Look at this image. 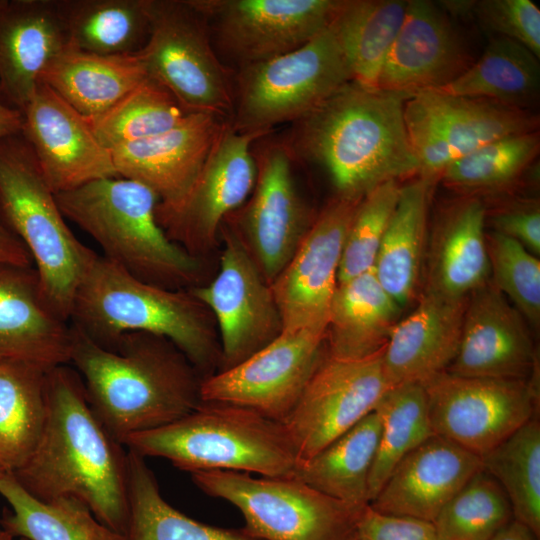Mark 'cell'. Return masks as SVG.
<instances>
[{"label": "cell", "mask_w": 540, "mask_h": 540, "mask_svg": "<svg viewBox=\"0 0 540 540\" xmlns=\"http://www.w3.org/2000/svg\"><path fill=\"white\" fill-rule=\"evenodd\" d=\"M46 417L40 439L14 475L42 501L74 497L109 528L126 534L129 520L128 453L87 399L77 371L47 372Z\"/></svg>", "instance_id": "6da1fadb"}, {"label": "cell", "mask_w": 540, "mask_h": 540, "mask_svg": "<svg viewBox=\"0 0 540 540\" xmlns=\"http://www.w3.org/2000/svg\"><path fill=\"white\" fill-rule=\"evenodd\" d=\"M70 328V363L93 411L122 445L127 437L167 425L201 403V375L166 338L127 332L101 346L77 326L70 323Z\"/></svg>", "instance_id": "7a4b0ae2"}, {"label": "cell", "mask_w": 540, "mask_h": 540, "mask_svg": "<svg viewBox=\"0 0 540 540\" xmlns=\"http://www.w3.org/2000/svg\"><path fill=\"white\" fill-rule=\"evenodd\" d=\"M409 97L350 81L295 121L294 147L326 169L337 196L361 199L420 171L404 120Z\"/></svg>", "instance_id": "3957f363"}, {"label": "cell", "mask_w": 540, "mask_h": 540, "mask_svg": "<svg viewBox=\"0 0 540 540\" xmlns=\"http://www.w3.org/2000/svg\"><path fill=\"white\" fill-rule=\"evenodd\" d=\"M69 322L101 346L127 332L166 338L202 379L220 368L212 314L189 289L146 283L102 255H97L79 284Z\"/></svg>", "instance_id": "277c9868"}, {"label": "cell", "mask_w": 540, "mask_h": 540, "mask_svg": "<svg viewBox=\"0 0 540 540\" xmlns=\"http://www.w3.org/2000/svg\"><path fill=\"white\" fill-rule=\"evenodd\" d=\"M55 196L64 217L99 244L103 257L133 277L169 289L197 286L201 260L167 237L156 217L160 199L149 187L107 177Z\"/></svg>", "instance_id": "5b68a950"}, {"label": "cell", "mask_w": 540, "mask_h": 540, "mask_svg": "<svg viewBox=\"0 0 540 540\" xmlns=\"http://www.w3.org/2000/svg\"><path fill=\"white\" fill-rule=\"evenodd\" d=\"M127 450L190 474L224 470L294 477L299 459L283 423L250 408L201 401L187 415L125 439Z\"/></svg>", "instance_id": "8992f818"}, {"label": "cell", "mask_w": 540, "mask_h": 540, "mask_svg": "<svg viewBox=\"0 0 540 540\" xmlns=\"http://www.w3.org/2000/svg\"><path fill=\"white\" fill-rule=\"evenodd\" d=\"M0 216L30 254L44 300L69 322L76 291L98 254L69 229L22 134L0 140Z\"/></svg>", "instance_id": "52a82bcc"}, {"label": "cell", "mask_w": 540, "mask_h": 540, "mask_svg": "<svg viewBox=\"0 0 540 540\" xmlns=\"http://www.w3.org/2000/svg\"><path fill=\"white\" fill-rule=\"evenodd\" d=\"M350 81L330 23L291 52L239 68L229 123L238 132L266 135L277 124L299 120Z\"/></svg>", "instance_id": "ba28073f"}, {"label": "cell", "mask_w": 540, "mask_h": 540, "mask_svg": "<svg viewBox=\"0 0 540 540\" xmlns=\"http://www.w3.org/2000/svg\"><path fill=\"white\" fill-rule=\"evenodd\" d=\"M191 479L207 495L235 506L243 529L260 540H354L365 507L334 499L295 477L211 470L192 473Z\"/></svg>", "instance_id": "9c48e42d"}, {"label": "cell", "mask_w": 540, "mask_h": 540, "mask_svg": "<svg viewBox=\"0 0 540 540\" xmlns=\"http://www.w3.org/2000/svg\"><path fill=\"white\" fill-rule=\"evenodd\" d=\"M150 32L136 53L147 75L168 89L188 113L230 120L234 84L214 51L205 19L188 0H147Z\"/></svg>", "instance_id": "30bf717a"}, {"label": "cell", "mask_w": 540, "mask_h": 540, "mask_svg": "<svg viewBox=\"0 0 540 540\" xmlns=\"http://www.w3.org/2000/svg\"><path fill=\"white\" fill-rule=\"evenodd\" d=\"M423 386L434 433L479 457L538 414L536 371L523 380L461 377L445 371Z\"/></svg>", "instance_id": "8fae6325"}, {"label": "cell", "mask_w": 540, "mask_h": 540, "mask_svg": "<svg viewBox=\"0 0 540 540\" xmlns=\"http://www.w3.org/2000/svg\"><path fill=\"white\" fill-rule=\"evenodd\" d=\"M404 120L421 177L434 180L453 161L497 139L536 131V116L491 100L426 90L409 97Z\"/></svg>", "instance_id": "7c38bea8"}, {"label": "cell", "mask_w": 540, "mask_h": 540, "mask_svg": "<svg viewBox=\"0 0 540 540\" xmlns=\"http://www.w3.org/2000/svg\"><path fill=\"white\" fill-rule=\"evenodd\" d=\"M327 356L326 329L282 332L236 366L202 379L201 401L244 406L282 423Z\"/></svg>", "instance_id": "4fadbf2b"}, {"label": "cell", "mask_w": 540, "mask_h": 540, "mask_svg": "<svg viewBox=\"0 0 540 540\" xmlns=\"http://www.w3.org/2000/svg\"><path fill=\"white\" fill-rule=\"evenodd\" d=\"M219 50L244 66L291 52L331 23L340 0H188Z\"/></svg>", "instance_id": "5bb4252c"}, {"label": "cell", "mask_w": 540, "mask_h": 540, "mask_svg": "<svg viewBox=\"0 0 540 540\" xmlns=\"http://www.w3.org/2000/svg\"><path fill=\"white\" fill-rule=\"evenodd\" d=\"M263 136L226 124L183 201L157 206V221L171 241L198 258L212 248L226 218L252 193L257 163L251 147Z\"/></svg>", "instance_id": "9a60e30c"}, {"label": "cell", "mask_w": 540, "mask_h": 540, "mask_svg": "<svg viewBox=\"0 0 540 540\" xmlns=\"http://www.w3.org/2000/svg\"><path fill=\"white\" fill-rule=\"evenodd\" d=\"M220 232L224 245L217 275L207 285L189 290L215 319L223 371L272 342L283 327L271 286L243 242L228 225Z\"/></svg>", "instance_id": "2e32d148"}, {"label": "cell", "mask_w": 540, "mask_h": 540, "mask_svg": "<svg viewBox=\"0 0 540 540\" xmlns=\"http://www.w3.org/2000/svg\"><path fill=\"white\" fill-rule=\"evenodd\" d=\"M384 348L363 359L329 354L282 422L299 463L311 458L371 413L390 388L384 374Z\"/></svg>", "instance_id": "e0dca14e"}, {"label": "cell", "mask_w": 540, "mask_h": 540, "mask_svg": "<svg viewBox=\"0 0 540 540\" xmlns=\"http://www.w3.org/2000/svg\"><path fill=\"white\" fill-rule=\"evenodd\" d=\"M289 146L270 144L255 156L257 177L250 199L227 223L271 285L289 263L314 218L295 186Z\"/></svg>", "instance_id": "ac0fdd59"}, {"label": "cell", "mask_w": 540, "mask_h": 540, "mask_svg": "<svg viewBox=\"0 0 540 540\" xmlns=\"http://www.w3.org/2000/svg\"><path fill=\"white\" fill-rule=\"evenodd\" d=\"M361 199H332L270 285L282 319V332L327 329L345 237Z\"/></svg>", "instance_id": "d6986e66"}, {"label": "cell", "mask_w": 540, "mask_h": 540, "mask_svg": "<svg viewBox=\"0 0 540 540\" xmlns=\"http://www.w3.org/2000/svg\"><path fill=\"white\" fill-rule=\"evenodd\" d=\"M22 114V136L55 194L119 176L110 150L98 141L87 119L45 83H39Z\"/></svg>", "instance_id": "ffe728a7"}, {"label": "cell", "mask_w": 540, "mask_h": 540, "mask_svg": "<svg viewBox=\"0 0 540 540\" xmlns=\"http://www.w3.org/2000/svg\"><path fill=\"white\" fill-rule=\"evenodd\" d=\"M538 369L527 322L489 281L469 296L457 354L446 372L461 377L529 379Z\"/></svg>", "instance_id": "44dd1931"}, {"label": "cell", "mask_w": 540, "mask_h": 540, "mask_svg": "<svg viewBox=\"0 0 540 540\" xmlns=\"http://www.w3.org/2000/svg\"><path fill=\"white\" fill-rule=\"evenodd\" d=\"M228 122L213 114L189 113L163 133L111 149L115 169L119 176L154 191L159 207H175L188 194Z\"/></svg>", "instance_id": "7402d4cb"}, {"label": "cell", "mask_w": 540, "mask_h": 540, "mask_svg": "<svg viewBox=\"0 0 540 540\" xmlns=\"http://www.w3.org/2000/svg\"><path fill=\"white\" fill-rule=\"evenodd\" d=\"M472 63L448 17L429 1L410 0L378 89L411 97L449 84Z\"/></svg>", "instance_id": "603a6c76"}, {"label": "cell", "mask_w": 540, "mask_h": 540, "mask_svg": "<svg viewBox=\"0 0 540 540\" xmlns=\"http://www.w3.org/2000/svg\"><path fill=\"white\" fill-rule=\"evenodd\" d=\"M482 469L481 457L435 434L398 463L368 505L379 513L433 522Z\"/></svg>", "instance_id": "cb8c5ba5"}, {"label": "cell", "mask_w": 540, "mask_h": 540, "mask_svg": "<svg viewBox=\"0 0 540 540\" xmlns=\"http://www.w3.org/2000/svg\"><path fill=\"white\" fill-rule=\"evenodd\" d=\"M69 45L58 0H0V94L8 105L23 112Z\"/></svg>", "instance_id": "d4e9b609"}, {"label": "cell", "mask_w": 540, "mask_h": 540, "mask_svg": "<svg viewBox=\"0 0 540 540\" xmlns=\"http://www.w3.org/2000/svg\"><path fill=\"white\" fill-rule=\"evenodd\" d=\"M467 300L424 290L415 309L394 325L384 347L382 364L390 387L423 385L447 371L459 348Z\"/></svg>", "instance_id": "484cf974"}, {"label": "cell", "mask_w": 540, "mask_h": 540, "mask_svg": "<svg viewBox=\"0 0 540 540\" xmlns=\"http://www.w3.org/2000/svg\"><path fill=\"white\" fill-rule=\"evenodd\" d=\"M70 323L44 300L34 267L0 264V359L51 370L70 363Z\"/></svg>", "instance_id": "4316f807"}, {"label": "cell", "mask_w": 540, "mask_h": 540, "mask_svg": "<svg viewBox=\"0 0 540 540\" xmlns=\"http://www.w3.org/2000/svg\"><path fill=\"white\" fill-rule=\"evenodd\" d=\"M485 220V206L475 197L458 199L440 213L429 244L425 290L465 298L490 281Z\"/></svg>", "instance_id": "83f0119b"}, {"label": "cell", "mask_w": 540, "mask_h": 540, "mask_svg": "<svg viewBox=\"0 0 540 540\" xmlns=\"http://www.w3.org/2000/svg\"><path fill=\"white\" fill-rule=\"evenodd\" d=\"M146 77L136 54L99 55L69 45L48 65L41 82L91 119L108 111Z\"/></svg>", "instance_id": "f1b7e54d"}, {"label": "cell", "mask_w": 540, "mask_h": 540, "mask_svg": "<svg viewBox=\"0 0 540 540\" xmlns=\"http://www.w3.org/2000/svg\"><path fill=\"white\" fill-rule=\"evenodd\" d=\"M400 309L373 270L338 283L326 329L328 354L356 360L381 351Z\"/></svg>", "instance_id": "f546056e"}, {"label": "cell", "mask_w": 540, "mask_h": 540, "mask_svg": "<svg viewBox=\"0 0 540 540\" xmlns=\"http://www.w3.org/2000/svg\"><path fill=\"white\" fill-rule=\"evenodd\" d=\"M432 181L420 176L401 186L373 268L381 286L400 307L414 299L419 286Z\"/></svg>", "instance_id": "4dcf8cb0"}, {"label": "cell", "mask_w": 540, "mask_h": 540, "mask_svg": "<svg viewBox=\"0 0 540 540\" xmlns=\"http://www.w3.org/2000/svg\"><path fill=\"white\" fill-rule=\"evenodd\" d=\"M380 433V418L373 410L317 454L300 462L294 477L349 505H368L369 477Z\"/></svg>", "instance_id": "1f68e13d"}, {"label": "cell", "mask_w": 540, "mask_h": 540, "mask_svg": "<svg viewBox=\"0 0 540 540\" xmlns=\"http://www.w3.org/2000/svg\"><path fill=\"white\" fill-rule=\"evenodd\" d=\"M407 4L404 0H340L331 26L345 54L353 82L378 89Z\"/></svg>", "instance_id": "d6a6232c"}, {"label": "cell", "mask_w": 540, "mask_h": 540, "mask_svg": "<svg viewBox=\"0 0 540 540\" xmlns=\"http://www.w3.org/2000/svg\"><path fill=\"white\" fill-rule=\"evenodd\" d=\"M46 370L0 359V470L14 473L32 455L46 417Z\"/></svg>", "instance_id": "836d02e7"}, {"label": "cell", "mask_w": 540, "mask_h": 540, "mask_svg": "<svg viewBox=\"0 0 540 540\" xmlns=\"http://www.w3.org/2000/svg\"><path fill=\"white\" fill-rule=\"evenodd\" d=\"M0 495L11 510L1 527L13 537L27 540H127L102 522L74 497L42 501L29 494L13 474L0 477Z\"/></svg>", "instance_id": "e575fe53"}, {"label": "cell", "mask_w": 540, "mask_h": 540, "mask_svg": "<svg viewBox=\"0 0 540 540\" xmlns=\"http://www.w3.org/2000/svg\"><path fill=\"white\" fill-rule=\"evenodd\" d=\"M70 45L99 55H132L150 32L147 0H58Z\"/></svg>", "instance_id": "d590c367"}, {"label": "cell", "mask_w": 540, "mask_h": 540, "mask_svg": "<svg viewBox=\"0 0 540 540\" xmlns=\"http://www.w3.org/2000/svg\"><path fill=\"white\" fill-rule=\"evenodd\" d=\"M127 453V540H260L243 528L211 526L175 509L163 498L145 458L130 450Z\"/></svg>", "instance_id": "8d00e7d4"}, {"label": "cell", "mask_w": 540, "mask_h": 540, "mask_svg": "<svg viewBox=\"0 0 540 540\" xmlns=\"http://www.w3.org/2000/svg\"><path fill=\"white\" fill-rule=\"evenodd\" d=\"M538 59L521 44L496 36L476 62L436 91L523 108L538 92Z\"/></svg>", "instance_id": "74e56055"}, {"label": "cell", "mask_w": 540, "mask_h": 540, "mask_svg": "<svg viewBox=\"0 0 540 540\" xmlns=\"http://www.w3.org/2000/svg\"><path fill=\"white\" fill-rule=\"evenodd\" d=\"M374 411L380 418L381 433L369 477V503L398 463L435 435L427 393L422 384L405 383L390 387Z\"/></svg>", "instance_id": "f35d334b"}, {"label": "cell", "mask_w": 540, "mask_h": 540, "mask_svg": "<svg viewBox=\"0 0 540 540\" xmlns=\"http://www.w3.org/2000/svg\"><path fill=\"white\" fill-rule=\"evenodd\" d=\"M504 490L513 519L540 537V423L533 417L481 457Z\"/></svg>", "instance_id": "ab89813d"}, {"label": "cell", "mask_w": 540, "mask_h": 540, "mask_svg": "<svg viewBox=\"0 0 540 540\" xmlns=\"http://www.w3.org/2000/svg\"><path fill=\"white\" fill-rule=\"evenodd\" d=\"M188 114L168 89L147 75L108 111L87 121L98 141L111 150L163 133Z\"/></svg>", "instance_id": "60d3db41"}, {"label": "cell", "mask_w": 540, "mask_h": 540, "mask_svg": "<svg viewBox=\"0 0 540 540\" xmlns=\"http://www.w3.org/2000/svg\"><path fill=\"white\" fill-rule=\"evenodd\" d=\"M512 519L504 490L482 469L443 507L433 524L440 540H491Z\"/></svg>", "instance_id": "b9f144b4"}, {"label": "cell", "mask_w": 540, "mask_h": 540, "mask_svg": "<svg viewBox=\"0 0 540 540\" xmlns=\"http://www.w3.org/2000/svg\"><path fill=\"white\" fill-rule=\"evenodd\" d=\"M538 149L536 131L506 136L453 161L440 177L445 184L463 190L498 188L520 176Z\"/></svg>", "instance_id": "7bdbcfd3"}, {"label": "cell", "mask_w": 540, "mask_h": 540, "mask_svg": "<svg viewBox=\"0 0 540 540\" xmlns=\"http://www.w3.org/2000/svg\"><path fill=\"white\" fill-rule=\"evenodd\" d=\"M400 189L397 180H389L360 200L345 237L338 283L373 270Z\"/></svg>", "instance_id": "ee69618b"}, {"label": "cell", "mask_w": 540, "mask_h": 540, "mask_svg": "<svg viewBox=\"0 0 540 540\" xmlns=\"http://www.w3.org/2000/svg\"><path fill=\"white\" fill-rule=\"evenodd\" d=\"M490 282L534 328L540 324V261L516 240L486 234Z\"/></svg>", "instance_id": "f6af8a7d"}, {"label": "cell", "mask_w": 540, "mask_h": 540, "mask_svg": "<svg viewBox=\"0 0 540 540\" xmlns=\"http://www.w3.org/2000/svg\"><path fill=\"white\" fill-rule=\"evenodd\" d=\"M475 6L481 22L497 36L515 41L540 56V10L531 0H483Z\"/></svg>", "instance_id": "bcb514c9"}, {"label": "cell", "mask_w": 540, "mask_h": 540, "mask_svg": "<svg viewBox=\"0 0 540 540\" xmlns=\"http://www.w3.org/2000/svg\"><path fill=\"white\" fill-rule=\"evenodd\" d=\"M359 540H440L433 522L379 513L365 506L357 522Z\"/></svg>", "instance_id": "7dc6e473"}, {"label": "cell", "mask_w": 540, "mask_h": 540, "mask_svg": "<svg viewBox=\"0 0 540 540\" xmlns=\"http://www.w3.org/2000/svg\"><path fill=\"white\" fill-rule=\"evenodd\" d=\"M496 232L510 237L534 255L540 254V210L538 203L508 207L493 218Z\"/></svg>", "instance_id": "c3c4849f"}, {"label": "cell", "mask_w": 540, "mask_h": 540, "mask_svg": "<svg viewBox=\"0 0 540 540\" xmlns=\"http://www.w3.org/2000/svg\"><path fill=\"white\" fill-rule=\"evenodd\" d=\"M0 264L32 267L33 261L25 246L0 216Z\"/></svg>", "instance_id": "681fc988"}, {"label": "cell", "mask_w": 540, "mask_h": 540, "mask_svg": "<svg viewBox=\"0 0 540 540\" xmlns=\"http://www.w3.org/2000/svg\"><path fill=\"white\" fill-rule=\"evenodd\" d=\"M23 114L0 99V140L22 134Z\"/></svg>", "instance_id": "f907efd6"}, {"label": "cell", "mask_w": 540, "mask_h": 540, "mask_svg": "<svg viewBox=\"0 0 540 540\" xmlns=\"http://www.w3.org/2000/svg\"><path fill=\"white\" fill-rule=\"evenodd\" d=\"M491 540H539V538L527 526L512 519Z\"/></svg>", "instance_id": "816d5d0a"}, {"label": "cell", "mask_w": 540, "mask_h": 540, "mask_svg": "<svg viewBox=\"0 0 540 540\" xmlns=\"http://www.w3.org/2000/svg\"><path fill=\"white\" fill-rule=\"evenodd\" d=\"M13 536L10 535L6 530L0 527V540H13Z\"/></svg>", "instance_id": "f5cc1de1"}, {"label": "cell", "mask_w": 540, "mask_h": 540, "mask_svg": "<svg viewBox=\"0 0 540 540\" xmlns=\"http://www.w3.org/2000/svg\"><path fill=\"white\" fill-rule=\"evenodd\" d=\"M4 474V472L2 470H0V477Z\"/></svg>", "instance_id": "db71d44e"}, {"label": "cell", "mask_w": 540, "mask_h": 540, "mask_svg": "<svg viewBox=\"0 0 540 540\" xmlns=\"http://www.w3.org/2000/svg\"><path fill=\"white\" fill-rule=\"evenodd\" d=\"M20 540H27V539H24V538H20Z\"/></svg>", "instance_id": "11a10c76"}, {"label": "cell", "mask_w": 540, "mask_h": 540, "mask_svg": "<svg viewBox=\"0 0 540 540\" xmlns=\"http://www.w3.org/2000/svg\"><path fill=\"white\" fill-rule=\"evenodd\" d=\"M354 540H359L358 538L354 539Z\"/></svg>", "instance_id": "9f6ffc18"}]
</instances>
